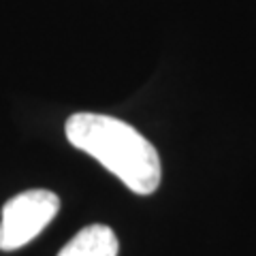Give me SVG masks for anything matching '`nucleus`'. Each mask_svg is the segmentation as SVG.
I'll return each mask as SVG.
<instances>
[{"label": "nucleus", "mask_w": 256, "mask_h": 256, "mask_svg": "<svg viewBox=\"0 0 256 256\" xmlns=\"http://www.w3.org/2000/svg\"><path fill=\"white\" fill-rule=\"evenodd\" d=\"M70 146L111 171L137 194L160 186V158L152 143L130 124L102 114H75L64 126Z\"/></svg>", "instance_id": "nucleus-1"}, {"label": "nucleus", "mask_w": 256, "mask_h": 256, "mask_svg": "<svg viewBox=\"0 0 256 256\" xmlns=\"http://www.w3.org/2000/svg\"><path fill=\"white\" fill-rule=\"evenodd\" d=\"M60 210V198L50 190H26L9 198L0 220V250L11 252L30 244Z\"/></svg>", "instance_id": "nucleus-2"}, {"label": "nucleus", "mask_w": 256, "mask_h": 256, "mask_svg": "<svg viewBox=\"0 0 256 256\" xmlns=\"http://www.w3.org/2000/svg\"><path fill=\"white\" fill-rule=\"evenodd\" d=\"M120 242L114 228L105 224H90L82 228L58 252V256H118Z\"/></svg>", "instance_id": "nucleus-3"}]
</instances>
